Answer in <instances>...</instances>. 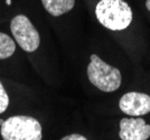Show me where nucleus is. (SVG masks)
<instances>
[{
	"instance_id": "obj_1",
	"label": "nucleus",
	"mask_w": 150,
	"mask_h": 140,
	"mask_svg": "<svg viewBox=\"0 0 150 140\" xmlns=\"http://www.w3.org/2000/svg\"><path fill=\"white\" fill-rule=\"evenodd\" d=\"M95 16L102 26L110 30H123L132 21V10L125 0H100Z\"/></svg>"
},
{
	"instance_id": "obj_2",
	"label": "nucleus",
	"mask_w": 150,
	"mask_h": 140,
	"mask_svg": "<svg viewBox=\"0 0 150 140\" xmlns=\"http://www.w3.org/2000/svg\"><path fill=\"white\" fill-rule=\"evenodd\" d=\"M4 140H40L42 126L39 121L28 115H13L1 123Z\"/></svg>"
},
{
	"instance_id": "obj_3",
	"label": "nucleus",
	"mask_w": 150,
	"mask_h": 140,
	"mask_svg": "<svg viewBox=\"0 0 150 140\" xmlns=\"http://www.w3.org/2000/svg\"><path fill=\"white\" fill-rule=\"evenodd\" d=\"M88 76L95 88L103 92H113L121 85V73L118 69L106 64L98 55H91L88 66Z\"/></svg>"
},
{
	"instance_id": "obj_4",
	"label": "nucleus",
	"mask_w": 150,
	"mask_h": 140,
	"mask_svg": "<svg viewBox=\"0 0 150 140\" xmlns=\"http://www.w3.org/2000/svg\"><path fill=\"white\" fill-rule=\"evenodd\" d=\"M10 29L13 38L27 53H33L40 44V37L37 29L25 15H17L10 23Z\"/></svg>"
},
{
	"instance_id": "obj_5",
	"label": "nucleus",
	"mask_w": 150,
	"mask_h": 140,
	"mask_svg": "<svg viewBox=\"0 0 150 140\" xmlns=\"http://www.w3.org/2000/svg\"><path fill=\"white\" fill-rule=\"evenodd\" d=\"M119 108L130 117L147 115L150 112V95L140 92H128L120 99Z\"/></svg>"
},
{
	"instance_id": "obj_6",
	"label": "nucleus",
	"mask_w": 150,
	"mask_h": 140,
	"mask_svg": "<svg viewBox=\"0 0 150 140\" xmlns=\"http://www.w3.org/2000/svg\"><path fill=\"white\" fill-rule=\"evenodd\" d=\"M119 137L122 140H147L150 124L141 118H123L120 121Z\"/></svg>"
},
{
	"instance_id": "obj_7",
	"label": "nucleus",
	"mask_w": 150,
	"mask_h": 140,
	"mask_svg": "<svg viewBox=\"0 0 150 140\" xmlns=\"http://www.w3.org/2000/svg\"><path fill=\"white\" fill-rule=\"evenodd\" d=\"M42 4L50 15L58 17L73 9L75 0H42Z\"/></svg>"
},
{
	"instance_id": "obj_8",
	"label": "nucleus",
	"mask_w": 150,
	"mask_h": 140,
	"mask_svg": "<svg viewBox=\"0 0 150 140\" xmlns=\"http://www.w3.org/2000/svg\"><path fill=\"white\" fill-rule=\"evenodd\" d=\"M16 51V44L13 39L5 33L0 32V59H5L10 56Z\"/></svg>"
},
{
	"instance_id": "obj_9",
	"label": "nucleus",
	"mask_w": 150,
	"mask_h": 140,
	"mask_svg": "<svg viewBox=\"0 0 150 140\" xmlns=\"http://www.w3.org/2000/svg\"><path fill=\"white\" fill-rule=\"evenodd\" d=\"M8 105H9V96L6 93L2 84L0 82V115L6 111Z\"/></svg>"
},
{
	"instance_id": "obj_10",
	"label": "nucleus",
	"mask_w": 150,
	"mask_h": 140,
	"mask_svg": "<svg viewBox=\"0 0 150 140\" xmlns=\"http://www.w3.org/2000/svg\"><path fill=\"white\" fill-rule=\"evenodd\" d=\"M61 139L62 140H86L88 138L84 137V136H82V134H67V136L63 137V138H61Z\"/></svg>"
},
{
	"instance_id": "obj_11",
	"label": "nucleus",
	"mask_w": 150,
	"mask_h": 140,
	"mask_svg": "<svg viewBox=\"0 0 150 140\" xmlns=\"http://www.w3.org/2000/svg\"><path fill=\"white\" fill-rule=\"evenodd\" d=\"M146 7H147V9L150 11V0H147V1H146Z\"/></svg>"
}]
</instances>
